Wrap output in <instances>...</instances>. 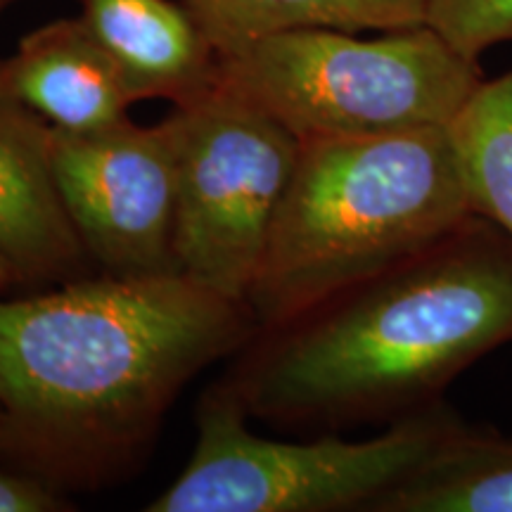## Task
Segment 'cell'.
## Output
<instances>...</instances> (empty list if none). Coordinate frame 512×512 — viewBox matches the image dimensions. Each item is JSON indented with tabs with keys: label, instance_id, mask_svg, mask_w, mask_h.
Segmentation results:
<instances>
[{
	"label": "cell",
	"instance_id": "2",
	"mask_svg": "<svg viewBox=\"0 0 512 512\" xmlns=\"http://www.w3.org/2000/svg\"><path fill=\"white\" fill-rule=\"evenodd\" d=\"M512 344V240L467 219L411 259L259 332L223 377L252 420L311 434L389 422L444 401Z\"/></svg>",
	"mask_w": 512,
	"mask_h": 512
},
{
	"label": "cell",
	"instance_id": "13",
	"mask_svg": "<svg viewBox=\"0 0 512 512\" xmlns=\"http://www.w3.org/2000/svg\"><path fill=\"white\" fill-rule=\"evenodd\" d=\"M470 211L512 240V69L482 86L448 124Z\"/></svg>",
	"mask_w": 512,
	"mask_h": 512
},
{
	"label": "cell",
	"instance_id": "11",
	"mask_svg": "<svg viewBox=\"0 0 512 512\" xmlns=\"http://www.w3.org/2000/svg\"><path fill=\"white\" fill-rule=\"evenodd\" d=\"M211 46L233 57L294 29L394 31L425 24V0H183Z\"/></svg>",
	"mask_w": 512,
	"mask_h": 512
},
{
	"label": "cell",
	"instance_id": "3",
	"mask_svg": "<svg viewBox=\"0 0 512 512\" xmlns=\"http://www.w3.org/2000/svg\"><path fill=\"white\" fill-rule=\"evenodd\" d=\"M299 143L247 294L261 332L411 259L472 214L448 126Z\"/></svg>",
	"mask_w": 512,
	"mask_h": 512
},
{
	"label": "cell",
	"instance_id": "5",
	"mask_svg": "<svg viewBox=\"0 0 512 512\" xmlns=\"http://www.w3.org/2000/svg\"><path fill=\"white\" fill-rule=\"evenodd\" d=\"M249 420L223 380L209 387L188 465L147 512H373L467 425L446 401L366 439L283 441L256 434Z\"/></svg>",
	"mask_w": 512,
	"mask_h": 512
},
{
	"label": "cell",
	"instance_id": "15",
	"mask_svg": "<svg viewBox=\"0 0 512 512\" xmlns=\"http://www.w3.org/2000/svg\"><path fill=\"white\" fill-rule=\"evenodd\" d=\"M72 505L55 484L34 472L0 470V512H60Z\"/></svg>",
	"mask_w": 512,
	"mask_h": 512
},
{
	"label": "cell",
	"instance_id": "16",
	"mask_svg": "<svg viewBox=\"0 0 512 512\" xmlns=\"http://www.w3.org/2000/svg\"><path fill=\"white\" fill-rule=\"evenodd\" d=\"M12 285H19L17 275H15V271H12V266L8 264V261L0 256V292H8Z\"/></svg>",
	"mask_w": 512,
	"mask_h": 512
},
{
	"label": "cell",
	"instance_id": "9",
	"mask_svg": "<svg viewBox=\"0 0 512 512\" xmlns=\"http://www.w3.org/2000/svg\"><path fill=\"white\" fill-rule=\"evenodd\" d=\"M0 83L57 131L119 124L136 105L119 67L81 17L43 24L0 60Z\"/></svg>",
	"mask_w": 512,
	"mask_h": 512
},
{
	"label": "cell",
	"instance_id": "7",
	"mask_svg": "<svg viewBox=\"0 0 512 512\" xmlns=\"http://www.w3.org/2000/svg\"><path fill=\"white\" fill-rule=\"evenodd\" d=\"M178 145L174 112L155 126H140L128 117L98 131L53 128L50 155L57 190L98 271L178 273Z\"/></svg>",
	"mask_w": 512,
	"mask_h": 512
},
{
	"label": "cell",
	"instance_id": "12",
	"mask_svg": "<svg viewBox=\"0 0 512 512\" xmlns=\"http://www.w3.org/2000/svg\"><path fill=\"white\" fill-rule=\"evenodd\" d=\"M373 512H512V437L467 422Z\"/></svg>",
	"mask_w": 512,
	"mask_h": 512
},
{
	"label": "cell",
	"instance_id": "4",
	"mask_svg": "<svg viewBox=\"0 0 512 512\" xmlns=\"http://www.w3.org/2000/svg\"><path fill=\"white\" fill-rule=\"evenodd\" d=\"M221 76L299 140L448 126L482 86L479 60L430 24L377 31L294 29L221 60Z\"/></svg>",
	"mask_w": 512,
	"mask_h": 512
},
{
	"label": "cell",
	"instance_id": "1",
	"mask_svg": "<svg viewBox=\"0 0 512 512\" xmlns=\"http://www.w3.org/2000/svg\"><path fill=\"white\" fill-rule=\"evenodd\" d=\"M0 292V422L8 456L69 489L126 477L183 389L259 335L245 302L185 275L91 273Z\"/></svg>",
	"mask_w": 512,
	"mask_h": 512
},
{
	"label": "cell",
	"instance_id": "6",
	"mask_svg": "<svg viewBox=\"0 0 512 512\" xmlns=\"http://www.w3.org/2000/svg\"><path fill=\"white\" fill-rule=\"evenodd\" d=\"M174 117L178 273L247 304L302 143L223 76Z\"/></svg>",
	"mask_w": 512,
	"mask_h": 512
},
{
	"label": "cell",
	"instance_id": "18",
	"mask_svg": "<svg viewBox=\"0 0 512 512\" xmlns=\"http://www.w3.org/2000/svg\"><path fill=\"white\" fill-rule=\"evenodd\" d=\"M12 3V0H0V15H3L5 12V8H8V5Z\"/></svg>",
	"mask_w": 512,
	"mask_h": 512
},
{
	"label": "cell",
	"instance_id": "14",
	"mask_svg": "<svg viewBox=\"0 0 512 512\" xmlns=\"http://www.w3.org/2000/svg\"><path fill=\"white\" fill-rule=\"evenodd\" d=\"M425 24L458 53L479 60L512 41V0H425Z\"/></svg>",
	"mask_w": 512,
	"mask_h": 512
},
{
	"label": "cell",
	"instance_id": "10",
	"mask_svg": "<svg viewBox=\"0 0 512 512\" xmlns=\"http://www.w3.org/2000/svg\"><path fill=\"white\" fill-rule=\"evenodd\" d=\"M81 19L119 67L136 102L200 98L219 81L221 57L176 0H79Z\"/></svg>",
	"mask_w": 512,
	"mask_h": 512
},
{
	"label": "cell",
	"instance_id": "17",
	"mask_svg": "<svg viewBox=\"0 0 512 512\" xmlns=\"http://www.w3.org/2000/svg\"><path fill=\"white\" fill-rule=\"evenodd\" d=\"M0 456H8V432H5L3 422H0Z\"/></svg>",
	"mask_w": 512,
	"mask_h": 512
},
{
	"label": "cell",
	"instance_id": "8",
	"mask_svg": "<svg viewBox=\"0 0 512 512\" xmlns=\"http://www.w3.org/2000/svg\"><path fill=\"white\" fill-rule=\"evenodd\" d=\"M50 140L53 126L0 83V256L19 285L98 273L62 204Z\"/></svg>",
	"mask_w": 512,
	"mask_h": 512
}]
</instances>
